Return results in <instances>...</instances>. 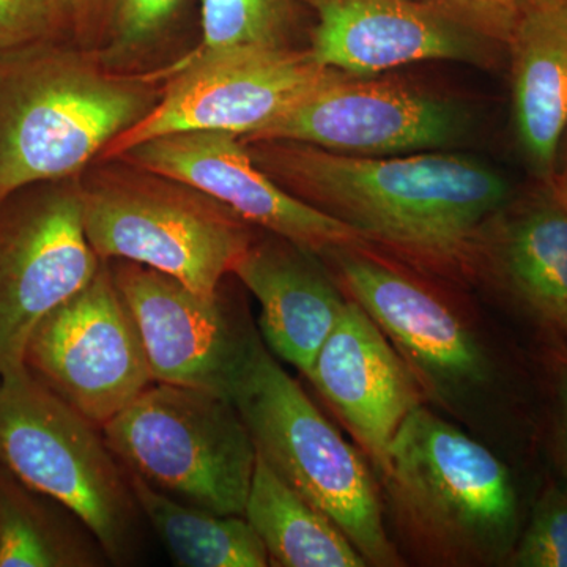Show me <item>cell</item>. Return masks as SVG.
<instances>
[{
    "instance_id": "1",
    "label": "cell",
    "mask_w": 567,
    "mask_h": 567,
    "mask_svg": "<svg viewBox=\"0 0 567 567\" xmlns=\"http://www.w3.org/2000/svg\"><path fill=\"white\" fill-rule=\"evenodd\" d=\"M282 188L369 244L423 262H470L511 186L487 164L454 153L357 156L286 141L248 142Z\"/></svg>"
},
{
    "instance_id": "2",
    "label": "cell",
    "mask_w": 567,
    "mask_h": 567,
    "mask_svg": "<svg viewBox=\"0 0 567 567\" xmlns=\"http://www.w3.org/2000/svg\"><path fill=\"white\" fill-rule=\"evenodd\" d=\"M155 78L50 40L0 52V205L37 183L78 177L155 106Z\"/></svg>"
},
{
    "instance_id": "3",
    "label": "cell",
    "mask_w": 567,
    "mask_h": 567,
    "mask_svg": "<svg viewBox=\"0 0 567 567\" xmlns=\"http://www.w3.org/2000/svg\"><path fill=\"white\" fill-rule=\"evenodd\" d=\"M388 494L413 543L450 565H507L520 536L509 468L483 443L424 405L388 453Z\"/></svg>"
},
{
    "instance_id": "4",
    "label": "cell",
    "mask_w": 567,
    "mask_h": 567,
    "mask_svg": "<svg viewBox=\"0 0 567 567\" xmlns=\"http://www.w3.org/2000/svg\"><path fill=\"white\" fill-rule=\"evenodd\" d=\"M257 454L352 540L368 565L399 566L375 477L364 457L284 371L260 338L235 382Z\"/></svg>"
},
{
    "instance_id": "5",
    "label": "cell",
    "mask_w": 567,
    "mask_h": 567,
    "mask_svg": "<svg viewBox=\"0 0 567 567\" xmlns=\"http://www.w3.org/2000/svg\"><path fill=\"white\" fill-rule=\"evenodd\" d=\"M81 182L82 219L96 256L173 276L212 297L252 244L251 227L192 186L103 159Z\"/></svg>"
},
{
    "instance_id": "6",
    "label": "cell",
    "mask_w": 567,
    "mask_h": 567,
    "mask_svg": "<svg viewBox=\"0 0 567 567\" xmlns=\"http://www.w3.org/2000/svg\"><path fill=\"white\" fill-rule=\"evenodd\" d=\"M0 465L70 511L114 565L136 557L140 506L102 427L21 368L0 377Z\"/></svg>"
},
{
    "instance_id": "7",
    "label": "cell",
    "mask_w": 567,
    "mask_h": 567,
    "mask_svg": "<svg viewBox=\"0 0 567 567\" xmlns=\"http://www.w3.org/2000/svg\"><path fill=\"white\" fill-rule=\"evenodd\" d=\"M126 472L221 516H245L257 450L233 401L153 382L102 427Z\"/></svg>"
},
{
    "instance_id": "8",
    "label": "cell",
    "mask_w": 567,
    "mask_h": 567,
    "mask_svg": "<svg viewBox=\"0 0 567 567\" xmlns=\"http://www.w3.org/2000/svg\"><path fill=\"white\" fill-rule=\"evenodd\" d=\"M102 264L85 235L78 177L37 183L0 205V377L24 368L41 320Z\"/></svg>"
},
{
    "instance_id": "9",
    "label": "cell",
    "mask_w": 567,
    "mask_h": 567,
    "mask_svg": "<svg viewBox=\"0 0 567 567\" xmlns=\"http://www.w3.org/2000/svg\"><path fill=\"white\" fill-rule=\"evenodd\" d=\"M24 365L71 409L103 427L153 383L128 305L103 260L99 274L39 323Z\"/></svg>"
},
{
    "instance_id": "10",
    "label": "cell",
    "mask_w": 567,
    "mask_h": 567,
    "mask_svg": "<svg viewBox=\"0 0 567 567\" xmlns=\"http://www.w3.org/2000/svg\"><path fill=\"white\" fill-rule=\"evenodd\" d=\"M324 70L309 50H197L169 70L171 81L155 106L115 137L102 159L175 133L221 132L249 140L297 102Z\"/></svg>"
},
{
    "instance_id": "11",
    "label": "cell",
    "mask_w": 567,
    "mask_h": 567,
    "mask_svg": "<svg viewBox=\"0 0 567 567\" xmlns=\"http://www.w3.org/2000/svg\"><path fill=\"white\" fill-rule=\"evenodd\" d=\"M466 114L456 103L402 82L327 69L248 142L286 141L357 156L435 151L457 141Z\"/></svg>"
},
{
    "instance_id": "12",
    "label": "cell",
    "mask_w": 567,
    "mask_h": 567,
    "mask_svg": "<svg viewBox=\"0 0 567 567\" xmlns=\"http://www.w3.org/2000/svg\"><path fill=\"white\" fill-rule=\"evenodd\" d=\"M112 276L128 305L153 382L199 388L229 399L262 336L223 286L212 297L144 265L114 260Z\"/></svg>"
},
{
    "instance_id": "13",
    "label": "cell",
    "mask_w": 567,
    "mask_h": 567,
    "mask_svg": "<svg viewBox=\"0 0 567 567\" xmlns=\"http://www.w3.org/2000/svg\"><path fill=\"white\" fill-rule=\"evenodd\" d=\"M117 158L192 186L249 226L317 254L371 245L349 224L282 188L254 162L245 142L235 134H167L134 145Z\"/></svg>"
},
{
    "instance_id": "14",
    "label": "cell",
    "mask_w": 567,
    "mask_h": 567,
    "mask_svg": "<svg viewBox=\"0 0 567 567\" xmlns=\"http://www.w3.org/2000/svg\"><path fill=\"white\" fill-rule=\"evenodd\" d=\"M327 256L347 297L390 339L424 393L454 399L487 382L488 361L475 334L423 284L361 248Z\"/></svg>"
},
{
    "instance_id": "15",
    "label": "cell",
    "mask_w": 567,
    "mask_h": 567,
    "mask_svg": "<svg viewBox=\"0 0 567 567\" xmlns=\"http://www.w3.org/2000/svg\"><path fill=\"white\" fill-rule=\"evenodd\" d=\"M312 58L353 76L427 61L487 63V37L439 6L413 0H309Z\"/></svg>"
},
{
    "instance_id": "16",
    "label": "cell",
    "mask_w": 567,
    "mask_h": 567,
    "mask_svg": "<svg viewBox=\"0 0 567 567\" xmlns=\"http://www.w3.org/2000/svg\"><path fill=\"white\" fill-rule=\"evenodd\" d=\"M306 377L382 475L391 443L423 405L424 390L390 339L350 298Z\"/></svg>"
},
{
    "instance_id": "17",
    "label": "cell",
    "mask_w": 567,
    "mask_h": 567,
    "mask_svg": "<svg viewBox=\"0 0 567 567\" xmlns=\"http://www.w3.org/2000/svg\"><path fill=\"white\" fill-rule=\"evenodd\" d=\"M483 256L518 308L567 338V181H537L484 229Z\"/></svg>"
},
{
    "instance_id": "18",
    "label": "cell",
    "mask_w": 567,
    "mask_h": 567,
    "mask_svg": "<svg viewBox=\"0 0 567 567\" xmlns=\"http://www.w3.org/2000/svg\"><path fill=\"white\" fill-rule=\"evenodd\" d=\"M271 237L252 240L233 275L259 303L265 346L306 375L349 297L317 260L319 254L278 235Z\"/></svg>"
},
{
    "instance_id": "19",
    "label": "cell",
    "mask_w": 567,
    "mask_h": 567,
    "mask_svg": "<svg viewBox=\"0 0 567 567\" xmlns=\"http://www.w3.org/2000/svg\"><path fill=\"white\" fill-rule=\"evenodd\" d=\"M507 48L518 147L537 181L558 174L567 133V0L528 3Z\"/></svg>"
},
{
    "instance_id": "20",
    "label": "cell",
    "mask_w": 567,
    "mask_h": 567,
    "mask_svg": "<svg viewBox=\"0 0 567 567\" xmlns=\"http://www.w3.org/2000/svg\"><path fill=\"white\" fill-rule=\"evenodd\" d=\"M245 517L262 540L270 566H368L333 518L290 486L259 454Z\"/></svg>"
},
{
    "instance_id": "21",
    "label": "cell",
    "mask_w": 567,
    "mask_h": 567,
    "mask_svg": "<svg viewBox=\"0 0 567 567\" xmlns=\"http://www.w3.org/2000/svg\"><path fill=\"white\" fill-rule=\"evenodd\" d=\"M141 516L181 567H265L267 550L245 516H221L183 503L128 473Z\"/></svg>"
},
{
    "instance_id": "22",
    "label": "cell",
    "mask_w": 567,
    "mask_h": 567,
    "mask_svg": "<svg viewBox=\"0 0 567 567\" xmlns=\"http://www.w3.org/2000/svg\"><path fill=\"white\" fill-rule=\"evenodd\" d=\"M0 465V567H96L110 561L71 513L48 509Z\"/></svg>"
},
{
    "instance_id": "23",
    "label": "cell",
    "mask_w": 567,
    "mask_h": 567,
    "mask_svg": "<svg viewBox=\"0 0 567 567\" xmlns=\"http://www.w3.org/2000/svg\"><path fill=\"white\" fill-rule=\"evenodd\" d=\"M290 25L292 0H203L197 50H284Z\"/></svg>"
},
{
    "instance_id": "24",
    "label": "cell",
    "mask_w": 567,
    "mask_h": 567,
    "mask_svg": "<svg viewBox=\"0 0 567 567\" xmlns=\"http://www.w3.org/2000/svg\"><path fill=\"white\" fill-rule=\"evenodd\" d=\"M185 0H114L96 58L104 66L125 71L147 58L177 18Z\"/></svg>"
},
{
    "instance_id": "25",
    "label": "cell",
    "mask_w": 567,
    "mask_h": 567,
    "mask_svg": "<svg viewBox=\"0 0 567 567\" xmlns=\"http://www.w3.org/2000/svg\"><path fill=\"white\" fill-rule=\"evenodd\" d=\"M507 565L567 567V486L544 492Z\"/></svg>"
},
{
    "instance_id": "26",
    "label": "cell",
    "mask_w": 567,
    "mask_h": 567,
    "mask_svg": "<svg viewBox=\"0 0 567 567\" xmlns=\"http://www.w3.org/2000/svg\"><path fill=\"white\" fill-rule=\"evenodd\" d=\"M59 22L55 0H0V52L50 40Z\"/></svg>"
},
{
    "instance_id": "27",
    "label": "cell",
    "mask_w": 567,
    "mask_h": 567,
    "mask_svg": "<svg viewBox=\"0 0 567 567\" xmlns=\"http://www.w3.org/2000/svg\"><path fill=\"white\" fill-rule=\"evenodd\" d=\"M527 6L528 0H439L447 13L506 47Z\"/></svg>"
},
{
    "instance_id": "28",
    "label": "cell",
    "mask_w": 567,
    "mask_h": 567,
    "mask_svg": "<svg viewBox=\"0 0 567 567\" xmlns=\"http://www.w3.org/2000/svg\"><path fill=\"white\" fill-rule=\"evenodd\" d=\"M555 457L567 483V346L554 352Z\"/></svg>"
},
{
    "instance_id": "29",
    "label": "cell",
    "mask_w": 567,
    "mask_h": 567,
    "mask_svg": "<svg viewBox=\"0 0 567 567\" xmlns=\"http://www.w3.org/2000/svg\"><path fill=\"white\" fill-rule=\"evenodd\" d=\"M114 0H55L61 21L73 25L82 37H91L96 28L104 29Z\"/></svg>"
},
{
    "instance_id": "30",
    "label": "cell",
    "mask_w": 567,
    "mask_h": 567,
    "mask_svg": "<svg viewBox=\"0 0 567 567\" xmlns=\"http://www.w3.org/2000/svg\"><path fill=\"white\" fill-rule=\"evenodd\" d=\"M565 140H566V148H565V151H566V155H565V171H563L561 175H563V177H565V178H566V181H567V133H566V137H565Z\"/></svg>"
},
{
    "instance_id": "31",
    "label": "cell",
    "mask_w": 567,
    "mask_h": 567,
    "mask_svg": "<svg viewBox=\"0 0 567 567\" xmlns=\"http://www.w3.org/2000/svg\"><path fill=\"white\" fill-rule=\"evenodd\" d=\"M555 2V0H528V3Z\"/></svg>"
}]
</instances>
